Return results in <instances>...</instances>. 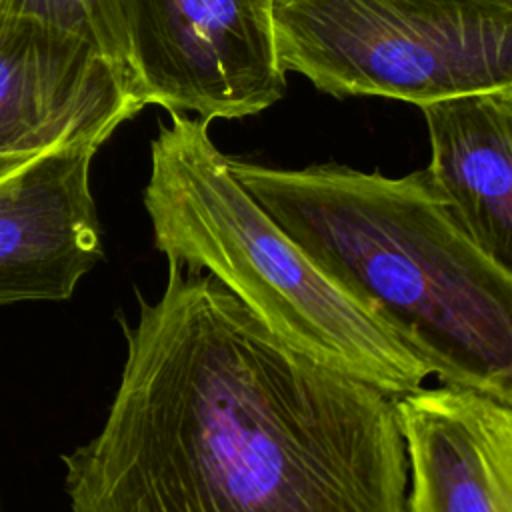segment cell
<instances>
[{"mask_svg": "<svg viewBox=\"0 0 512 512\" xmlns=\"http://www.w3.org/2000/svg\"><path fill=\"white\" fill-rule=\"evenodd\" d=\"M100 432L62 456L72 512H406L396 398L280 340L168 262L124 324Z\"/></svg>", "mask_w": 512, "mask_h": 512, "instance_id": "1", "label": "cell"}, {"mask_svg": "<svg viewBox=\"0 0 512 512\" xmlns=\"http://www.w3.org/2000/svg\"><path fill=\"white\" fill-rule=\"evenodd\" d=\"M262 208L446 386L512 408V278L468 238L426 170L270 168L230 158Z\"/></svg>", "mask_w": 512, "mask_h": 512, "instance_id": "2", "label": "cell"}, {"mask_svg": "<svg viewBox=\"0 0 512 512\" xmlns=\"http://www.w3.org/2000/svg\"><path fill=\"white\" fill-rule=\"evenodd\" d=\"M144 208L168 262L214 276L280 340L398 398L430 368L334 284L262 208L210 138L208 122L170 112L150 148Z\"/></svg>", "mask_w": 512, "mask_h": 512, "instance_id": "3", "label": "cell"}, {"mask_svg": "<svg viewBox=\"0 0 512 512\" xmlns=\"http://www.w3.org/2000/svg\"><path fill=\"white\" fill-rule=\"evenodd\" d=\"M278 60L332 96L416 106L512 86V0H272Z\"/></svg>", "mask_w": 512, "mask_h": 512, "instance_id": "4", "label": "cell"}, {"mask_svg": "<svg viewBox=\"0 0 512 512\" xmlns=\"http://www.w3.org/2000/svg\"><path fill=\"white\" fill-rule=\"evenodd\" d=\"M134 86L146 106L254 116L286 92L272 0H118Z\"/></svg>", "mask_w": 512, "mask_h": 512, "instance_id": "5", "label": "cell"}, {"mask_svg": "<svg viewBox=\"0 0 512 512\" xmlns=\"http://www.w3.org/2000/svg\"><path fill=\"white\" fill-rule=\"evenodd\" d=\"M144 106L86 42L0 12V182L56 152L100 148Z\"/></svg>", "mask_w": 512, "mask_h": 512, "instance_id": "6", "label": "cell"}, {"mask_svg": "<svg viewBox=\"0 0 512 512\" xmlns=\"http://www.w3.org/2000/svg\"><path fill=\"white\" fill-rule=\"evenodd\" d=\"M96 152L62 150L0 182V304L68 300L102 258Z\"/></svg>", "mask_w": 512, "mask_h": 512, "instance_id": "7", "label": "cell"}, {"mask_svg": "<svg viewBox=\"0 0 512 512\" xmlns=\"http://www.w3.org/2000/svg\"><path fill=\"white\" fill-rule=\"evenodd\" d=\"M422 112L430 180L476 248L512 278V86Z\"/></svg>", "mask_w": 512, "mask_h": 512, "instance_id": "8", "label": "cell"}, {"mask_svg": "<svg viewBox=\"0 0 512 512\" xmlns=\"http://www.w3.org/2000/svg\"><path fill=\"white\" fill-rule=\"evenodd\" d=\"M406 446V512H510L470 390L418 388L396 398Z\"/></svg>", "mask_w": 512, "mask_h": 512, "instance_id": "9", "label": "cell"}, {"mask_svg": "<svg viewBox=\"0 0 512 512\" xmlns=\"http://www.w3.org/2000/svg\"><path fill=\"white\" fill-rule=\"evenodd\" d=\"M0 12L86 42L134 84L118 0H0Z\"/></svg>", "mask_w": 512, "mask_h": 512, "instance_id": "10", "label": "cell"}]
</instances>
